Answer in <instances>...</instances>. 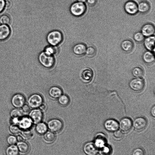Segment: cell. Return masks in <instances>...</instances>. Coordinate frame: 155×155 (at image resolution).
<instances>
[{
	"label": "cell",
	"mask_w": 155,
	"mask_h": 155,
	"mask_svg": "<svg viewBox=\"0 0 155 155\" xmlns=\"http://www.w3.org/2000/svg\"><path fill=\"white\" fill-rule=\"evenodd\" d=\"M63 35L58 30H54L50 32L47 37V39L50 45L56 46L62 41Z\"/></svg>",
	"instance_id": "1"
},
{
	"label": "cell",
	"mask_w": 155,
	"mask_h": 155,
	"mask_svg": "<svg viewBox=\"0 0 155 155\" xmlns=\"http://www.w3.org/2000/svg\"><path fill=\"white\" fill-rule=\"evenodd\" d=\"M86 10V6L84 3L77 1L73 3L70 7L71 14L76 16L83 15Z\"/></svg>",
	"instance_id": "2"
},
{
	"label": "cell",
	"mask_w": 155,
	"mask_h": 155,
	"mask_svg": "<svg viewBox=\"0 0 155 155\" xmlns=\"http://www.w3.org/2000/svg\"><path fill=\"white\" fill-rule=\"evenodd\" d=\"M38 60L40 64L44 67L50 68L54 64V58L53 55H48L44 52L40 53L38 56Z\"/></svg>",
	"instance_id": "3"
},
{
	"label": "cell",
	"mask_w": 155,
	"mask_h": 155,
	"mask_svg": "<svg viewBox=\"0 0 155 155\" xmlns=\"http://www.w3.org/2000/svg\"><path fill=\"white\" fill-rule=\"evenodd\" d=\"M43 103L42 96L37 94L31 95L28 100V105L30 108L35 109L39 107Z\"/></svg>",
	"instance_id": "4"
},
{
	"label": "cell",
	"mask_w": 155,
	"mask_h": 155,
	"mask_svg": "<svg viewBox=\"0 0 155 155\" xmlns=\"http://www.w3.org/2000/svg\"><path fill=\"white\" fill-rule=\"evenodd\" d=\"M11 102L14 108H21L25 104L26 99L22 94L16 93L12 97Z\"/></svg>",
	"instance_id": "5"
},
{
	"label": "cell",
	"mask_w": 155,
	"mask_h": 155,
	"mask_svg": "<svg viewBox=\"0 0 155 155\" xmlns=\"http://www.w3.org/2000/svg\"><path fill=\"white\" fill-rule=\"evenodd\" d=\"M63 123L60 120L58 119H53L48 121L47 127L52 132L58 133L62 129Z\"/></svg>",
	"instance_id": "6"
},
{
	"label": "cell",
	"mask_w": 155,
	"mask_h": 155,
	"mask_svg": "<svg viewBox=\"0 0 155 155\" xmlns=\"http://www.w3.org/2000/svg\"><path fill=\"white\" fill-rule=\"evenodd\" d=\"M129 85L132 90L137 92L142 91L145 86L144 80L140 78H134L130 82Z\"/></svg>",
	"instance_id": "7"
},
{
	"label": "cell",
	"mask_w": 155,
	"mask_h": 155,
	"mask_svg": "<svg viewBox=\"0 0 155 155\" xmlns=\"http://www.w3.org/2000/svg\"><path fill=\"white\" fill-rule=\"evenodd\" d=\"M43 116L42 111L39 109H33L29 113L28 117L33 123L35 124L41 122L43 119Z\"/></svg>",
	"instance_id": "8"
},
{
	"label": "cell",
	"mask_w": 155,
	"mask_h": 155,
	"mask_svg": "<svg viewBox=\"0 0 155 155\" xmlns=\"http://www.w3.org/2000/svg\"><path fill=\"white\" fill-rule=\"evenodd\" d=\"M124 9L128 14L133 15L136 14L138 11V5L133 1L130 0L124 4Z\"/></svg>",
	"instance_id": "9"
},
{
	"label": "cell",
	"mask_w": 155,
	"mask_h": 155,
	"mask_svg": "<svg viewBox=\"0 0 155 155\" xmlns=\"http://www.w3.org/2000/svg\"><path fill=\"white\" fill-rule=\"evenodd\" d=\"M133 122L130 118L125 117L122 119L119 124V127L121 131L124 132H127L131 129Z\"/></svg>",
	"instance_id": "10"
},
{
	"label": "cell",
	"mask_w": 155,
	"mask_h": 155,
	"mask_svg": "<svg viewBox=\"0 0 155 155\" xmlns=\"http://www.w3.org/2000/svg\"><path fill=\"white\" fill-rule=\"evenodd\" d=\"M83 150L86 155H96L98 151V148L92 142L85 143L83 147Z\"/></svg>",
	"instance_id": "11"
},
{
	"label": "cell",
	"mask_w": 155,
	"mask_h": 155,
	"mask_svg": "<svg viewBox=\"0 0 155 155\" xmlns=\"http://www.w3.org/2000/svg\"><path fill=\"white\" fill-rule=\"evenodd\" d=\"M33 123L28 116H23L20 118L18 125L21 130H29L31 127Z\"/></svg>",
	"instance_id": "12"
},
{
	"label": "cell",
	"mask_w": 155,
	"mask_h": 155,
	"mask_svg": "<svg viewBox=\"0 0 155 155\" xmlns=\"http://www.w3.org/2000/svg\"><path fill=\"white\" fill-rule=\"evenodd\" d=\"M147 125V121L145 118L143 117H138L136 118L133 123L134 129L138 131H141L144 129Z\"/></svg>",
	"instance_id": "13"
},
{
	"label": "cell",
	"mask_w": 155,
	"mask_h": 155,
	"mask_svg": "<svg viewBox=\"0 0 155 155\" xmlns=\"http://www.w3.org/2000/svg\"><path fill=\"white\" fill-rule=\"evenodd\" d=\"M104 126L107 131L114 132L118 130L119 124L115 120L109 119L106 120L104 123Z\"/></svg>",
	"instance_id": "14"
},
{
	"label": "cell",
	"mask_w": 155,
	"mask_h": 155,
	"mask_svg": "<svg viewBox=\"0 0 155 155\" xmlns=\"http://www.w3.org/2000/svg\"><path fill=\"white\" fill-rule=\"evenodd\" d=\"M154 26L151 23H147L143 26L141 32L145 37L153 35L155 33Z\"/></svg>",
	"instance_id": "15"
},
{
	"label": "cell",
	"mask_w": 155,
	"mask_h": 155,
	"mask_svg": "<svg viewBox=\"0 0 155 155\" xmlns=\"http://www.w3.org/2000/svg\"><path fill=\"white\" fill-rule=\"evenodd\" d=\"M155 41V38L154 35L147 37L144 39L143 41L144 46L148 51L154 52Z\"/></svg>",
	"instance_id": "16"
},
{
	"label": "cell",
	"mask_w": 155,
	"mask_h": 155,
	"mask_svg": "<svg viewBox=\"0 0 155 155\" xmlns=\"http://www.w3.org/2000/svg\"><path fill=\"white\" fill-rule=\"evenodd\" d=\"M10 34V28L7 25H0V41H3L7 39Z\"/></svg>",
	"instance_id": "17"
},
{
	"label": "cell",
	"mask_w": 155,
	"mask_h": 155,
	"mask_svg": "<svg viewBox=\"0 0 155 155\" xmlns=\"http://www.w3.org/2000/svg\"><path fill=\"white\" fill-rule=\"evenodd\" d=\"M16 146L19 153L23 155L28 153L30 150L29 145L24 140L17 142Z\"/></svg>",
	"instance_id": "18"
},
{
	"label": "cell",
	"mask_w": 155,
	"mask_h": 155,
	"mask_svg": "<svg viewBox=\"0 0 155 155\" xmlns=\"http://www.w3.org/2000/svg\"><path fill=\"white\" fill-rule=\"evenodd\" d=\"M106 142V139L104 135L99 133L96 136L94 143L98 148H101L105 145Z\"/></svg>",
	"instance_id": "19"
},
{
	"label": "cell",
	"mask_w": 155,
	"mask_h": 155,
	"mask_svg": "<svg viewBox=\"0 0 155 155\" xmlns=\"http://www.w3.org/2000/svg\"><path fill=\"white\" fill-rule=\"evenodd\" d=\"M87 48L86 45L84 44L79 43L74 45L73 51L75 54L82 55L85 54Z\"/></svg>",
	"instance_id": "20"
},
{
	"label": "cell",
	"mask_w": 155,
	"mask_h": 155,
	"mask_svg": "<svg viewBox=\"0 0 155 155\" xmlns=\"http://www.w3.org/2000/svg\"><path fill=\"white\" fill-rule=\"evenodd\" d=\"M134 45L131 40L126 39L122 41L121 44L122 50L126 52H130L133 49Z\"/></svg>",
	"instance_id": "21"
},
{
	"label": "cell",
	"mask_w": 155,
	"mask_h": 155,
	"mask_svg": "<svg viewBox=\"0 0 155 155\" xmlns=\"http://www.w3.org/2000/svg\"><path fill=\"white\" fill-rule=\"evenodd\" d=\"M142 58L143 61L148 64H152L155 60L153 52L149 51H146L143 53Z\"/></svg>",
	"instance_id": "22"
},
{
	"label": "cell",
	"mask_w": 155,
	"mask_h": 155,
	"mask_svg": "<svg viewBox=\"0 0 155 155\" xmlns=\"http://www.w3.org/2000/svg\"><path fill=\"white\" fill-rule=\"evenodd\" d=\"M48 93L51 97L58 98L62 94V91L60 87L57 86H53L49 89Z\"/></svg>",
	"instance_id": "23"
},
{
	"label": "cell",
	"mask_w": 155,
	"mask_h": 155,
	"mask_svg": "<svg viewBox=\"0 0 155 155\" xmlns=\"http://www.w3.org/2000/svg\"><path fill=\"white\" fill-rule=\"evenodd\" d=\"M138 11L143 14L147 13L150 10V5L147 1L141 2L138 5Z\"/></svg>",
	"instance_id": "24"
},
{
	"label": "cell",
	"mask_w": 155,
	"mask_h": 155,
	"mask_svg": "<svg viewBox=\"0 0 155 155\" xmlns=\"http://www.w3.org/2000/svg\"><path fill=\"white\" fill-rule=\"evenodd\" d=\"M93 76V72L91 69H89L84 70L81 75L82 80L86 82H90L92 80Z\"/></svg>",
	"instance_id": "25"
},
{
	"label": "cell",
	"mask_w": 155,
	"mask_h": 155,
	"mask_svg": "<svg viewBox=\"0 0 155 155\" xmlns=\"http://www.w3.org/2000/svg\"><path fill=\"white\" fill-rule=\"evenodd\" d=\"M6 155H19V152L16 145H9L5 149Z\"/></svg>",
	"instance_id": "26"
},
{
	"label": "cell",
	"mask_w": 155,
	"mask_h": 155,
	"mask_svg": "<svg viewBox=\"0 0 155 155\" xmlns=\"http://www.w3.org/2000/svg\"><path fill=\"white\" fill-rule=\"evenodd\" d=\"M36 132L39 134H44L47 131L48 127L45 124L40 122L37 124L35 127Z\"/></svg>",
	"instance_id": "27"
},
{
	"label": "cell",
	"mask_w": 155,
	"mask_h": 155,
	"mask_svg": "<svg viewBox=\"0 0 155 155\" xmlns=\"http://www.w3.org/2000/svg\"><path fill=\"white\" fill-rule=\"evenodd\" d=\"M44 134V139L46 142L48 143L53 142L56 139L55 134L52 131H46Z\"/></svg>",
	"instance_id": "28"
},
{
	"label": "cell",
	"mask_w": 155,
	"mask_h": 155,
	"mask_svg": "<svg viewBox=\"0 0 155 155\" xmlns=\"http://www.w3.org/2000/svg\"><path fill=\"white\" fill-rule=\"evenodd\" d=\"M11 117L20 118L23 116V113L20 108H14L10 112Z\"/></svg>",
	"instance_id": "29"
},
{
	"label": "cell",
	"mask_w": 155,
	"mask_h": 155,
	"mask_svg": "<svg viewBox=\"0 0 155 155\" xmlns=\"http://www.w3.org/2000/svg\"><path fill=\"white\" fill-rule=\"evenodd\" d=\"M58 102L61 105L65 106L69 104L70 102V99L67 95L62 94L58 98Z\"/></svg>",
	"instance_id": "30"
},
{
	"label": "cell",
	"mask_w": 155,
	"mask_h": 155,
	"mask_svg": "<svg viewBox=\"0 0 155 155\" xmlns=\"http://www.w3.org/2000/svg\"><path fill=\"white\" fill-rule=\"evenodd\" d=\"M19 134L23 139H29L33 135L30 129L21 130Z\"/></svg>",
	"instance_id": "31"
},
{
	"label": "cell",
	"mask_w": 155,
	"mask_h": 155,
	"mask_svg": "<svg viewBox=\"0 0 155 155\" xmlns=\"http://www.w3.org/2000/svg\"><path fill=\"white\" fill-rule=\"evenodd\" d=\"M44 52L48 55H53L57 52V48L56 46L50 45L45 47Z\"/></svg>",
	"instance_id": "32"
},
{
	"label": "cell",
	"mask_w": 155,
	"mask_h": 155,
	"mask_svg": "<svg viewBox=\"0 0 155 155\" xmlns=\"http://www.w3.org/2000/svg\"><path fill=\"white\" fill-rule=\"evenodd\" d=\"M132 73L134 76L137 78L142 77L144 74L143 70L139 67L134 68L132 70Z\"/></svg>",
	"instance_id": "33"
},
{
	"label": "cell",
	"mask_w": 155,
	"mask_h": 155,
	"mask_svg": "<svg viewBox=\"0 0 155 155\" xmlns=\"http://www.w3.org/2000/svg\"><path fill=\"white\" fill-rule=\"evenodd\" d=\"M9 130L11 133L15 135L19 134L21 130L18 125L12 124L9 126Z\"/></svg>",
	"instance_id": "34"
},
{
	"label": "cell",
	"mask_w": 155,
	"mask_h": 155,
	"mask_svg": "<svg viewBox=\"0 0 155 155\" xmlns=\"http://www.w3.org/2000/svg\"><path fill=\"white\" fill-rule=\"evenodd\" d=\"M133 38L136 41L140 43L143 41L145 37L141 32H137L134 34Z\"/></svg>",
	"instance_id": "35"
},
{
	"label": "cell",
	"mask_w": 155,
	"mask_h": 155,
	"mask_svg": "<svg viewBox=\"0 0 155 155\" xmlns=\"http://www.w3.org/2000/svg\"><path fill=\"white\" fill-rule=\"evenodd\" d=\"M6 141L9 145L15 144L17 142V137L14 135H9L7 137Z\"/></svg>",
	"instance_id": "36"
},
{
	"label": "cell",
	"mask_w": 155,
	"mask_h": 155,
	"mask_svg": "<svg viewBox=\"0 0 155 155\" xmlns=\"http://www.w3.org/2000/svg\"><path fill=\"white\" fill-rule=\"evenodd\" d=\"M11 22L10 17L6 14H4L0 17V23L2 24L8 25Z\"/></svg>",
	"instance_id": "37"
},
{
	"label": "cell",
	"mask_w": 155,
	"mask_h": 155,
	"mask_svg": "<svg viewBox=\"0 0 155 155\" xmlns=\"http://www.w3.org/2000/svg\"><path fill=\"white\" fill-rule=\"evenodd\" d=\"M96 50L95 48L92 46H90L87 48L85 54L88 57H92L95 55Z\"/></svg>",
	"instance_id": "38"
},
{
	"label": "cell",
	"mask_w": 155,
	"mask_h": 155,
	"mask_svg": "<svg viewBox=\"0 0 155 155\" xmlns=\"http://www.w3.org/2000/svg\"><path fill=\"white\" fill-rule=\"evenodd\" d=\"M101 149L100 151L101 155H110L111 154V150L108 146L105 145Z\"/></svg>",
	"instance_id": "39"
},
{
	"label": "cell",
	"mask_w": 155,
	"mask_h": 155,
	"mask_svg": "<svg viewBox=\"0 0 155 155\" xmlns=\"http://www.w3.org/2000/svg\"><path fill=\"white\" fill-rule=\"evenodd\" d=\"M132 155H145V153L142 149L137 148L133 150Z\"/></svg>",
	"instance_id": "40"
},
{
	"label": "cell",
	"mask_w": 155,
	"mask_h": 155,
	"mask_svg": "<svg viewBox=\"0 0 155 155\" xmlns=\"http://www.w3.org/2000/svg\"><path fill=\"white\" fill-rule=\"evenodd\" d=\"M114 136L116 139H120L123 137V134L122 131L118 130L114 132Z\"/></svg>",
	"instance_id": "41"
},
{
	"label": "cell",
	"mask_w": 155,
	"mask_h": 155,
	"mask_svg": "<svg viewBox=\"0 0 155 155\" xmlns=\"http://www.w3.org/2000/svg\"><path fill=\"white\" fill-rule=\"evenodd\" d=\"M30 108L28 104H25L20 109L23 113H27L30 111Z\"/></svg>",
	"instance_id": "42"
},
{
	"label": "cell",
	"mask_w": 155,
	"mask_h": 155,
	"mask_svg": "<svg viewBox=\"0 0 155 155\" xmlns=\"http://www.w3.org/2000/svg\"><path fill=\"white\" fill-rule=\"evenodd\" d=\"M20 118L16 117H11L10 121V124L18 125Z\"/></svg>",
	"instance_id": "43"
},
{
	"label": "cell",
	"mask_w": 155,
	"mask_h": 155,
	"mask_svg": "<svg viewBox=\"0 0 155 155\" xmlns=\"http://www.w3.org/2000/svg\"><path fill=\"white\" fill-rule=\"evenodd\" d=\"M5 7V0H0V13L2 12Z\"/></svg>",
	"instance_id": "44"
},
{
	"label": "cell",
	"mask_w": 155,
	"mask_h": 155,
	"mask_svg": "<svg viewBox=\"0 0 155 155\" xmlns=\"http://www.w3.org/2000/svg\"><path fill=\"white\" fill-rule=\"evenodd\" d=\"M86 2L89 5L93 6L96 3L97 0H87Z\"/></svg>",
	"instance_id": "45"
},
{
	"label": "cell",
	"mask_w": 155,
	"mask_h": 155,
	"mask_svg": "<svg viewBox=\"0 0 155 155\" xmlns=\"http://www.w3.org/2000/svg\"><path fill=\"white\" fill-rule=\"evenodd\" d=\"M151 113L153 117L155 116V107L153 106L152 108L151 111Z\"/></svg>",
	"instance_id": "46"
},
{
	"label": "cell",
	"mask_w": 155,
	"mask_h": 155,
	"mask_svg": "<svg viewBox=\"0 0 155 155\" xmlns=\"http://www.w3.org/2000/svg\"><path fill=\"white\" fill-rule=\"evenodd\" d=\"M39 107L40 108L39 109L42 111V110H44L45 109L46 106L45 105L42 104Z\"/></svg>",
	"instance_id": "47"
},
{
	"label": "cell",
	"mask_w": 155,
	"mask_h": 155,
	"mask_svg": "<svg viewBox=\"0 0 155 155\" xmlns=\"http://www.w3.org/2000/svg\"><path fill=\"white\" fill-rule=\"evenodd\" d=\"M77 1L82 2L83 3H84L86 2L87 0H77Z\"/></svg>",
	"instance_id": "48"
}]
</instances>
